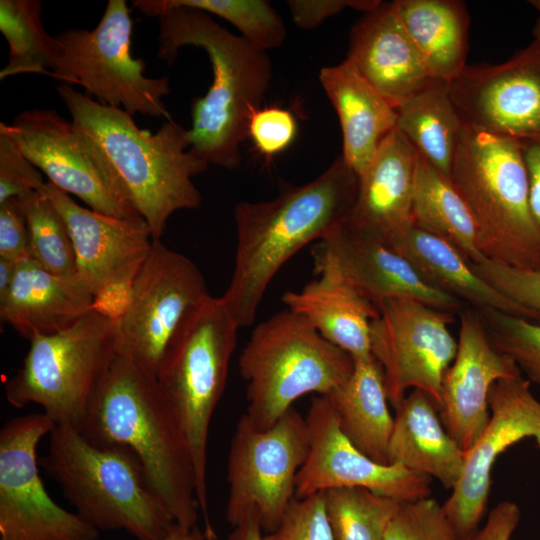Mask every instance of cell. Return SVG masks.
<instances>
[{
  "instance_id": "obj_1",
  "label": "cell",
  "mask_w": 540,
  "mask_h": 540,
  "mask_svg": "<svg viewBox=\"0 0 540 540\" xmlns=\"http://www.w3.org/2000/svg\"><path fill=\"white\" fill-rule=\"evenodd\" d=\"M132 3L143 14L158 17L160 59L171 64L185 46L201 48L208 55L213 80L191 106L190 151L207 164L238 168L250 118L262 107L270 87L268 52L225 29L204 11L168 6L163 0Z\"/></svg>"
},
{
  "instance_id": "obj_2",
  "label": "cell",
  "mask_w": 540,
  "mask_h": 540,
  "mask_svg": "<svg viewBox=\"0 0 540 540\" xmlns=\"http://www.w3.org/2000/svg\"><path fill=\"white\" fill-rule=\"evenodd\" d=\"M357 187L358 175L340 155L308 183L286 187L272 200L235 205L234 268L221 299L238 328L254 323L281 267L346 219Z\"/></svg>"
},
{
  "instance_id": "obj_3",
  "label": "cell",
  "mask_w": 540,
  "mask_h": 540,
  "mask_svg": "<svg viewBox=\"0 0 540 540\" xmlns=\"http://www.w3.org/2000/svg\"><path fill=\"white\" fill-rule=\"evenodd\" d=\"M79 431L99 446L129 448L174 521L198 520L195 469L173 405L155 374L118 354L98 385Z\"/></svg>"
},
{
  "instance_id": "obj_4",
  "label": "cell",
  "mask_w": 540,
  "mask_h": 540,
  "mask_svg": "<svg viewBox=\"0 0 540 540\" xmlns=\"http://www.w3.org/2000/svg\"><path fill=\"white\" fill-rule=\"evenodd\" d=\"M56 92L154 240H160L175 212L200 206L202 196L193 177L209 164L190 151L187 129L171 119L152 133L139 128L125 110L103 105L68 84L60 83Z\"/></svg>"
},
{
  "instance_id": "obj_5",
  "label": "cell",
  "mask_w": 540,
  "mask_h": 540,
  "mask_svg": "<svg viewBox=\"0 0 540 540\" xmlns=\"http://www.w3.org/2000/svg\"><path fill=\"white\" fill-rule=\"evenodd\" d=\"M39 464L76 513L99 531L162 540L175 523L127 447L99 446L73 426L56 425Z\"/></svg>"
},
{
  "instance_id": "obj_6",
  "label": "cell",
  "mask_w": 540,
  "mask_h": 540,
  "mask_svg": "<svg viewBox=\"0 0 540 540\" xmlns=\"http://www.w3.org/2000/svg\"><path fill=\"white\" fill-rule=\"evenodd\" d=\"M450 179L474 218L482 255L540 269V228L519 143L464 125Z\"/></svg>"
},
{
  "instance_id": "obj_7",
  "label": "cell",
  "mask_w": 540,
  "mask_h": 540,
  "mask_svg": "<svg viewBox=\"0 0 540 540\" xmlns=\"http://www.w3.org/2000/svg\"><path fill=\"white\" fill-rule=\"evenodd\" d=\"M354 358L303 317L280 311L259 323L239 357L247 383L246 416L259 430L273 426L300 397L328 395L344 384Z\"/></svg>"
},
{
  "instance_id": "obj_8",
  "label": "cell",
  "mask_w": 540,
  "mask_h": 540,
  "mask_svg": "<svg viewBox=\"0 0 540 540\" xmlns=\"http://www.w3.org/2000/svg\"><path fill=\"white\" fill-rule=\"evenodd\" d=\"M238 329L221 297L210 296L178 333L156 375L178 414L190 447L196 498L207 540H217L208 508L209 426L225 389Z\"/></svg>"
},
{
  "instance_id": "obj_9",
  "label": "cell",
  "mask_w": 540,
  "mask_h": 540,
  "mask_svg": "<svg viewBox=\"0 0 540 540\" xmlns=\"http://www.w3.org/2000/svg\"><path fill=\"white\" fill-rule=\"evenodd\" d=\"M119 354L116 316L95 305L70 327L37 335L4 385L15 408L37 404L56 425L79 430L94 393Z\"/></svg>"
},
{
  "instance_id": "obj_10",
  "label": "cell",
  "mask_w": 540,
  "mask_h": 540,
  "mask_svg": "<svg viewBox=\"0 0 540 540\" xmlns=\"http://www.w3.org/2000/svg\"><path fill=\"white\" fill-rule=\"evenodd\" d=\"M133 21L125 0H109L93 30L69 29L54 36L53 77L77 84L103 105L171 120L163 102L169 78L145 76V63L131 53Z\"/></svg>"
},
{
  "instance_id": "obj_11",
  "label": "cell",
  "mask_w": 540,
  "mask_h": 540,
  "mask_svg": "<svg viewBox=\"0 0 540 540\" xmlns=\"http://www.w3.org/2000/svg\"><path fill=\"white\" fill-rule=\"evenodd\" d=\"M308 450L306 419L295 408L266 430L243 414L228 453L227 521L235 527L254 516L263 532L274 530L295 498L296 477Z\"/></svg>"
},
{
  "instance_id": "obj_12",
  "label": "cell",
  "mask_w": 540,
  "mask_h": 540,
  "mask_svg": "<svg viewBox=\"0 0 540 540\" xmlns=\"http://www.w3.org/2000/svg\"><path fill=\"white\" fill-rule=\"evenodd\" d=\"M210 296L197 265L154 240L116 317L119 353L157 375L178 333Z\"/></svg>"
},
{
  "instance_id": "obj_13",
  "label": "cell",
  "mask_w": 540,
  "mask_h": 540,
  "mask_svg": "<svg viewBox=\"0 0 540 540\" xmlns=\"http://www.w3.org/2000/svg\"><path fill=\"white\" fill-rule=\"evenodd\" d=\"M56 427L45 413L10 419L0 430V540H97L99 530L48 494L39 442Z\"/></svg>"
},
{
  "instance_id": "obj_14",
  "label": "cell",
  "mask_w": 540,
  "mask_h": 540,
  "mask_svg": "<svg viewBox=\"0 0 540 540\" xmlns=\"http://www.w3.org/2000/svg\"><path fill=\"white\" fill-rule=\"evenodd\" d=\"M370 325L371 354L380 365L388 402L396 409L409 389L427 393L438 410L442 381L458 347L449 324L453 313L411 298H390Z\"/></svg>"
},
{
  "instance_id": "obj_15",
  "label": "cell",
  "mask_w": 540,
  "mask_h": 540,
  "mask_svg": "<svg viewBox=\"0 0 540 540\" xmlns=\"http://www.w3.org/2000/svg\"><path fill=\"white\" fill-rule=\"evenodd\" d=\"M48 182L79 198L90 209L128 220H144L124 198L106 161L91 139L53 109L21 112L0 123Z\"/></svg>"
},
{
  "instance_id": "obj_16",
  "label": "cell",
  "mask_w": 540,
  "mask_h": 540,
  "mask_svg": "<svg viewBox=\"0 0 540 540\" xmlns=\"http://www.w3.org/2000/svg\"><path fill=\"white\" fill-rule=\"evenodd\" d=\"M464 125L506 139L540 142V42L507 61L466 66L448 83Z\"/></svg>"
},
{
  "instance_id": "obj_17",
  "label": "cell",
  "mask_w": 540,
  "mask_h": 540,
  "mask_svg": "<svg viewBox=\"0 0 540 540\" xmlns=\"http://www.w3.org/2000/svg\"><path fill=\"white\" fill-rule=\"evenodd\" d=\"M489 421L465 452L461 477L442 505L459 540L479 529L491 488V470L498 456L517 442L533 438L540 448V401L522 375L498 380L488 395Z\"/></svg>"
},
{
  "instance_id": "obj_18",
  "label": "cell",
  "mask_w": 540,
  "mask_h": 540,
  "mask_svg": "<svg viewBox=\"0 0 540 540\" xmlns=\"http://www.w3.org/2000/svg\"><path fill=\"white\" fill-rule=\"evenodd\" d=\"M305 419L309 450L296 477L295 497L339 487H363L403 503L431 496L429 476L378 463L357 449L341 431L326 396L311 400Z\"/></svg>"
},
{
  "instance_id": "obj_19",
  "label": "cell",
  "mask_w": 540,
  "mask_h": 540,
  "mask_svg": "<svg viewBox=\"0 0 540 540\" xmlns=\"http://www.w3.org/2000/svg\"><path fill=\"white\" fill-rule=\"evenodd\" d=\"M42 191L64 219L76 274L96 299L107 291L128 292L154 241L147 223L83 207L48 181Z\"/></svg>"
},
{
  "instance_id": "obj_20",
  "label": "cell",
  "mask_w": 540,
  "mask_h": 540,
  "mask_svg": "<svg viewBox=\"0 0 540 540\" xmlns=\"http://www.w3.org/2000/svg\"><path fill=\"white\" fill-rule=\"evenodd\" d=\"M456 356L442 381V423L467 452L485 429L491 387L501 379L521 375L516 363L491 343L478 311L461 310Z\"/></svg>"
},
{
  "instance_id": "obj_21",
  "label": "cell",
  "mask_w": 540,
  "mask_h": 540,
  "mask_svg": "<svg viewBox=\"0 0 540 540\" xmlns=\"http://www.w3.org/2000/svg\"><path fill=\"white\" fill-rule=\"evenodd\" d=\"M313 253L315 263L333 266L377 308L390 298H411L450 313L462 310L459 299L426 283L388 244L343 222L319 241Z\"/></svg>"
},
{
  "instance_id": "obj_22",
  "label": "cell",
  "mask_w": 540,
  "mask_h": 540,
  "mask_svg": "<svg viewBox=\"0 0 540 540\" xmlns=\"http://www.w3.org/2000/svg\"><path fill=\"white\" fill-rule=\"evenodd\" d=\"M346 59L395 108L433 80L392 2L352 26Z\"/></svg>"
},
{
  "instance_id": "obj_23",
  "label": "cell",
  "mask_w": 540,
  "mask_h": 540,
  "mask_svg": "<svg viewBox=\"0 0 540 540\" xmlns=\"http://www.w3.org/2000/svg\"><path fill=\"white\" fill-rule=\"evenodd\" d=\"M417 151L395 128L358 176L354 203L343 224L389 244L413 221Z\"/></svg>"
},
{
  "instance_id": "obj_24",
  "label": "cell",
  "mask_w": 540,
  "mask_h": 540,
  "mask_svg": "<svg viewBox=\"0 0 540 540\" xmlns=\"http://www.w3.org/2000/svg\"><path fill=\"white\" fill-rule=\"evenodd\" d=\"M95 305V295L77 274H54L29 257L16 263L11 286L0 298V318L30 341L70 327Z\"/></svg>"
},
{
  "instance_id": "obj_25",
  "label": "cell",
  "mask_w": 540,
  "mask_h": 540,
  "mask_svg": "<svg viewBox=\"0 0 540 540\" xmlns=\"http://www.w3.org/2000/svg\"><path fill=\"white\" fill-rule=\"evenodd\" d=\"M315 268L319 276L299 291L285 292L282 302L354 359L371 356L370 325L378 308L333 266L315 263Z\"/></svg>"
},
{
  "instance_id": "obj_26",
  "label": "cell",
  "mask_w": 540,
  "mask_h": 540,
  "mask_svg": "<svg viewBox=\"0 0 540 540\" xmlns=\"http://www.w3.org/2000/svg\"><path fill=\"white\" fill-rule=\"evenodd\" d=\"M319 80L339 119L341 157L359 176L396 128L397 110L347 59L323 67Z\"/></svg>"
},
{
  "instance_id": "obj_27",
  "label": "cell",
  "mask_w": 540,
  "mask_h": 540,
  "mask_svg": "<svg viewBox=\"0 0 540 540\" xmlns=\"http://www.w3.org/2000/svg\"><path fill=\"white\" fill-rule=\"evenodd\" d=\"M395 411L389 464L435 478L452 490L461 477L465 452L445 429L434 401L413 389Z\"/></svg>"
},
{
  "instance_id": "obj_28",
  "label": "cell",
  "mask_w": 540,
  "mask_h": 540,
  "mask_svg": "<svg viewBox=\"0 0 540 540\" xmlns=\"http://www.w3.org/2000/svg\"><path fill=\"white\" fill-rule=\"evenodd\" d=\"M388 245L403 256L426 283L468 302L477 310L495 309L540 320V314L517 304L478 276L458 249L437 235L413 224Z\"/></svg>"
},
{
  "instance_id": "obj_29",
  "label": "cell",
  "mask_w": 540,
  "mask_h": 540,
  "mask_svg": "<svg viewBox=\"0 0 540 540\" xmlns=\"http://www.w3.org/2000/svg\"><path fill=\"white\" fill-rule=\"evenodd\" d=\"M324 396L349 441L374 461L389 464L394 419L388 409L383 372L375 358H355L349 379Z\"/></svg>"
},
{
  "instance_id": "obj_30",
  "label": "cell",
  "mask_w": 540,
  "mask_h": 540,
  "mask_svg": "<svg viewBox=\"0 0 540 540\" xmlns=\"http://www.w3.org/2000/svg\"><path fill=\"white\" fill-rule=\"evenodd\" d=\"M393 8L433 79L449 83L467 66L470 18L459 0H395Z\"/></svg>"
},
{
  "instance_id": "obj_31",
  "label": "cell",
  "mask_w": 540,
  "mask_h": 540,
  "mask_svg": "<svg viewBox=\"0 0 540 540\" xmlns=\"http://www.w3.org/2000/svg\"><path fill=\"white\" fill-rule=\"evenodd\" d=\"M396 110V128L419 154L450 178L464 124L448 83L433 79Z\"/></svg>"
},
{
  "instance_id": "obj_32",
  "label": "cell",
  "mask_w": 540,
  "mask_h": 540,
  "mask_svg": "<svg viewBox=\"0 0 540 540\" xmlns=\"http://www.w3.org/2000/svg\"><path fill=\"white\" fill-rule=\"evenodd\" d=\"M413 221L417 227L449 241L469 262L485 258L478 248L476 224L467 203L451 179L418 152Z\"/></svg>"
},
{
  "instance_id": "obj_33",
  "label": "cell",
  "mask_w": 540,
  "mask_h": 540,
  "mask_svg": "<svg viewBox=\"0 0 540 540\" xmlns=\"http://www.w3.org/2000/svg\"><path fill=\"white\" fill-rule=\"evenodd\" d=\"M39 0H1L0 31L9 45L0 79L24 73L53 77L55 38L44 29Z\"/></svg>"
},
{
  "instance_id": "obj_34",
  "label": "cell",
  "mask_w": 540,
  "mask_h": 540,
  "mask_svg": "<svg viewBox=\"0 0 540 540\" xmlns=\"http://www.w3.org/2000/svg\"><path fill=\"white\" fill-rule=\"evenodd\" d=\"M335 540H383L401 504L363 487H339L323 492Z\"/></svg>"
},
{
  "instance_id": "obj_35",
  "label": "cell",
  "mask_w": 540,
  "mask_h": 540,
  "mask_svg": "<svg viewBox=\"0 0 540 540\" xmlns=\"http://www.w3.org/2000/svg\"><path fill=\"white\" fill-rule=\"evenodd\" d=\"M23 201L29 231L30 258L54 274L75 275L72 241L56 207L43 191Z\"/></svg>"
},
{
  "instance_id": "obj_36",
  "label": "cell",
  "mask_w": 540,
  "mask_h": 540,
  "mask_svg": "<svg viewBox=\"0 0 540 540\" xmlns=\"http://www.w3.org/2000/svg\"><path fill=\"white\" fill-rule=\"evenodd\" d=\"M168 6L187 7L216 15L231 23L240 36L269 51L282 46L287 28L282 17L265 0H163Z\"/></svg>"
},
{
  "instance_id": "obj_37",
  "label": "cell",
  "mask_w": 540,
  "mask_h": 540,
  "mask_svg": "<svg viewBox=\"0 0 540 540\" xmlns=\"http://www.w3.org/2000/svg\"><path fill=\"white\" fill-rule=\"evenodd\" d=\"M477 311L493 346L540 386V325L495 309Z\"/></svg>"
},
{
  "instance_id": "obj_38",
  "label": "cell",
  "mask_w": 540,
  "mask_h": 540,
  "mask_svg": "<svg viewBox=\"0 0 540 540\" xmlns=\"http://www.w3.org/2000/svg\"><path fill=\"white\" fill-rule=\"evenodd\" d=\"M383 540H459L442 505L434 498L402 503Z\"/></svg>"
},
{
  "instance_id": "obj_39",
  "label": "cell",
  "mask_w": 540,
  "mask_h": 540,
  "mask_svg": "<svg viewBox=\"0 0 540 540\" xmlns=\"http://www.w3.org/2000/svg\"><path fill=\"white\" fill-rule=\"evenodd\" d=\"M262 540H335L323 492L295 497L277 527L263 534Z\"/></svg>"
},
{
  "instance_id": "obj_40",
  "label": "cell",
  "mask_w": 540,
  "mask_h": 540,
  "mask_svg": "<svg viewBox=\"0 0 540 540\" xmlns=\"http://www.w3.org/2000/svg\"><path fill=\"white\" fill-rule=\"evenodd\" d=\"M45 184L41 171L9 135L0 132V203L11 198L26 200Z\"/></svg>"
},
{
  "instance_id": "obj_41",
  "label": "cell",
  "mask_w": 540,
  "mask_h": 540,
  "mask_svg": "<svg viewBox=\"0 0 540 540\" xmlns=\"http://www.w3.org/2000/svg\"><path fill=\"white\" fill-rule=\"evenodd\" d=\"M297 134L294 114L278 106L260 107L251 116L248 138L256 150L267 159L285 151Z\"/></svg>"
},
{
  "instance_id": "obj_42",
  "label": "cell",
  "mask_w": 540,
  "mask_h": 540,
  "mask_svg": "<svg viewBox=\"0 0 540 540\" xmlns=\"http://www.w3.org/2000/svg\"><path fill=\"white\" fill-rule=\"evenodd\" d=\"M29 257L25 203L11 198L0 203V258L18 262Z\"/></svg>"
},
{
  "instance_id": "obj_43",
  "label": "cell",
  "mask_w": 540,
  "mask_h": 540,
  "mask_svg": "<svg viewBox=\"0 0 540 540\" xmlns=\"http://www.w3.org/2000/svg\"><path fill=\"white\" fill-rule=\"evenodd\" d=\"M287 6L294 24L300 29L310 30L327 18L351 8L364 13L375 10L379 0H288Z\"/></svg>"
},
{
  "instance_id": "obj_44",
  "label": "cell",
  "mask_w": 540,
  "mask_h": 540,
  "mask_svg": "<svg viewBox=\"0 0 540 540\" xmlns=\"http://www.w3.org/2000/svg\"><path fill=\"white\" fill-rule=\"evenodd\" d=\"M521 518L519 506L501 501L489 513L487 521L470 540H511Z\"/></svg>"
},
{
  "instance_id": "obj_45",
  "label": "cell",
  "mask_w": 540,
  "mask_h": 540,
  "mask_svg": "<svg viewBox=\"0 0 540 540\" xmlns=\"http://www.w3.org/2000/svg\"><path fill=\"white\" fill-rule=\"evenodd\" d=\"M519 145L528 173L531 211L540 228V142H522Z\"/></svg>"
},
{
  "instance_id": "obj_46",
  "label": "cell",
  "mask_w": 540,
  "mask_h": 540,
  "mask_svg": "<svg viewBox=\"0 0 540 540\" xmlns=\"http://www.w3.org/2000/svg\"><path fill=\"white\" fill-rule=\"evenodd\" d=\"M263 531L256 517H247L243 522L233 527L227 540H262Z\"/></svg>"
},
{
  "instance_id": "obj_47",
  "label": "cell",
  "mask_w": 540,
  "mask_h": 540,
  "mask_svg": "<svg viewBox=\"0 0 540 540\" xmlns=\"http://www.w3.org/2000/svg\"><path fill=\"white\" fill-rule=\"evenodd\" d=\"M162 540H206V536L197 525L188 528L175 522Z\"/></svg>"
},
{
  "instance_id": "obj_48",
  "label": "cell",
  "mask_w": 540,
  "mask_h": 540,
  "mask_svg": "<svg viewBox=\"0 0 540 540\" xmlns=\"http://www.w3.org/2000/svg\"><path fill=\"white\" fill-rule=\"evenodd\" d=\"M16 263L0 258V298L8 292L14 278Z\"/></svg>"
},
{
  "instance_id": "obj_49",
  "label": "cell",
  "mask_w": 540,
  "mask_h": 540,
  "mask_svg": "<svg viewBox=\"0 0 540 540\" xmlns=\"http://www.w3.org/2000/svg\"><path fill=\"white\" fill-rule=\"evenodd\" d=\"M529 4L537 11V20L533 29L534 39L540 42V0H530Z\"/></svg>"
}]
</instances>
